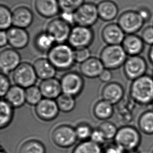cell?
I'll return each mask as SVG.
<instances>
[{"instance_id": "obj_50", "label": "cell", "mask_w": 153, "mask_h": 153, "mask_svg": "<svg viewBox=\"0 0 153 153\" xmlns=\"http://www.w3.org/2000/svg\"><path fill=\"white\" fill-rule=\"evenodd\" d=\"M152 76L153 77V72H152Z\"/></svg>"}, {"instance_id": "obj_27", "label": "cell", "mask_w": 153, "mask_h": 153, "mask_svg": "<svg viewBox=\"0 0 153 153\" xmlns=\"http://www.w3.org/2000/svg\"><path fill=\"white\" fill-rule=\"evenodd\" d=\"M114 105L103 100L98 102L93 109L94 114L96 118L103 121L111 118L114 114Z\"/></svg>"}, {"instance_id": "obj_31", "label": "cell", "mask_w": 153, "mask_h": 153, "mask_svg": "<svg viewBox=\"0 0 153 153\" xmlns=\"http://www.w3.org/2000/svg\"><path fill=\"white\" fill-rule=\"evenodd\" d=\"M72 153H103L101 146L91 140L82 141L73 149Z\"/></svg>"}, {"instance_id": "obj_34", "label": "cell", "mask_w": 153, "mask_h": 153, "mask_svg": "<svg viewBox=\"0 0 153 153\" xmlns=\"http://www.w3.org/2000/svg\"><path fill=\"white\" fill-rule=\"evenodd\" d=\"M26 102L29 105H36L42 99L43 96L39 87L33 85L25 89Z\"/></svg>"}, {"instance_id": "obj_29", "label": "cell", "mask_w": 153, "mask_h": 153, "mask_svg": "<svg viewBox=\"0 0 153 153\" xmlns=\"http://www.w3.org/2000/svg\"><path fill=\"white\" fill-rule=\"evenodd\" d=\"M56 42L53 37L47 32H42L36 36L34 45L39 51L48 52L54 46Z\"/></svg>"}, {"instance_id": "obj_9", "label": "cell", "mask_w": 153, "mask_h": 153, "mask_svg": "<svg viewBox=\"0 0 153 153\" xmlns=\"http://www.w3.org/2000/svg\"><path fill=\"white\" fill-rule=\"evenodd\" d=\"M75 23L77 25L91 27L99 17L97 6L92 3H84L74 13Z\"/></svg>"}, {"instance_id": "obj_49", "label": "cell", "mask_w": 153, "mask_h": 153, "mask_svg": "<svg viewBox=\"0 0 153 153\" xmlns=\"http://www.w3.org/2000/svg\"><path fill=\"white\" fill-rule=\"evenodd\" d=\"M0 153H7L6 152L4 151V149H3V148L2 147H1V151H0Z\"/></svg>"}, {"instance_id": "obj_38", "label": "cell", "mask_w": 153, "mask_h": 153, "mask_svg": "<svg viewBox=\"0 0 153 153\" xmlns=\"http://www.w3.org/2000/svg\"><path fill=\"white\" fill-rule=\"evenodd\" d=\"M91 57V52L88 48H79L75 50L76 62L82 63Z\"/></svg>"}, {"instance_id": "obj_5", "label": "cell", "mask_w": 153, "mask_h": 153, "mask_svg": "<svg viewBox=\"0 0 153 153\" xmlns=\"http://www.w3.org/2000/svg\"><path fill=\"white\" fill-rule=\"evenodd\" d=\"M13 80L15 85L26 89L35 85L38 77L33 65L23 62L13 72Z\"/></svg>"}, {"instance_id": "obj_26", "label": "cell", "mask_w": 153, "mask_h": 153, "mask_svg": "<svg viewBox=\"0 0 153 153\" xmlns=\"http://www.w3.org/2000/svg\"><path fill=\"white\" fill-rule=\"evenodd\" d=\"M137 128L143 134L153 135V110H147L139 116Z\"/></svg>"}, {"instance_id": "obj_33", "label": "cell", "mask_w": 153, "mask_h": 153, "mask_svg": "<svg viewBox=\"0 0 153 153\" xmlns=\"http://www.w3.org/2000/svg\"><path fill=\"white\" fill-rule=\"evenodd\" d=\"M13 25V12L5 5L0 6V28L1 30L7 31Z\"/></svg>"}, {"instance_id": "obj_20", "label": "cell", "mask_w": 153, "mask_h": 153, "mask_svg": "<svg viewBox=\"0 0 153 153\" xmlns=\"http://www.w3.org/2000/svg\"><path fill=\"white\" fill-rule=\"evenodd\" d=\"M33 15L29 8L20 6L13 12V26L26 29L33 22Z\"/></svg>"}, {"instance_id": "obj_10", "label": "cell", "mask_w": 153, "mask_h": 153, "mask_svg": "<svg viewBox=\"0 0 153 153\" xmlns=\"http://www.w3.org/2000/svg\"><path fill=\"white\" fill-rule=\"evenodd\" d=\"M145 22L137 11L128 10L119 17L118 24L126 35L137 34L143 28Z\"/></svg>"}, {"instance_id": "obj_40", "label": "cell", "mask_w": 153, "mask_h": 153, "mask_svg": "<svg viewBox=\"0 0 153 153\" xmlns=\"http://www.w3.org/2000/svg\"><path fill=\"white\" fill-rule=\"evenodd\" d=\"M140 36L145 44L150 46L153 45V26L145 27L142 31Z\"/></svg>"}, {"instance_id": "obj_8", "label": "cell", "mask_w": 153, "mask_h": 153, "mask_svg": "<svg viewBox=\"0 0 153 153\" xmlns=\"http://www.w3.org/2000/svg\"><path fill=\"white\" fill-rule=\"evenodd\" d=\"M147 68L146 61L141 56H128L123 66L125 76L132 82L146 74Z\"/></svg>"}, {"instance_id": "obj_21", "label": "cell", "mask_w": 153, "mask_h": 153, "mask_svg": "<svg viewBox=\"0 0 153 153\" xmlns=\"http://www.w3.org/2000/svg\"><path fill=\"white\" fill-rule=\"evenodd\" d=\"M35 7L40 16L47 19L56 16L61 10L58 0H36Z\"/></svg>"}, {"instance_id": "obj_24", "label": "cell", "mask_w": 153, "mask_h": 153, "mask_svg": "<svg viewBox=\"0 0 153 153\" xmlns=\"http://www.w3.org/2000/svg\"><path fill=\"white\" fill-rule=\"evenodd\" d=\"M99 17L102 21L110 22L116 19L119 12L117 5L111 0H103L97 5Z\"/></svg>"}, {"instance_id": "obj_1", "label": "cell", "mask_w": 153, "mask_h": 153, "mask_svg": "<svg viewBox=\"0 0 153 153\" xmlns=\"http://www.w3.org/2000/svg\"><path fill=\"white\" fill-rule=\"evenodd\" d=\"M129 93L133 101L139 105H148L153 104V77L145 74L132 81Z\"/></svg>"}, {"instance_id": "obj_6", "label": "cell", "mask_w": 153, "mask_h": 153, "mask_svg": "<svg viewBox=\"0 0 153 153\" xmlns=\"http://www.w3.org/2000/svg\"><path fill=\"white\" fill-rule=\"evenodd\" d=\"M94 33L91 27L76 25L72 28L68 38V45L73 48H88L93 42Z\"/></svg>"}, {"instance_id": "obj_44", "label": "cell", "mask_w": 153, "mask_h": 153, "mask_svg": "<svg viewBox=\"0 0 153 153\" xmlns=\"http://www.w3.org/2000/svg\"><path fill=\"white\" fill-rule=\"evenodd\" d=\"M112 73L110 70L105 68L100 75V79L102 82L105 83H109L112 78Z\"/></svg>"}, {"instance_id": "obj_15", "label": "cell", "mask_w": 153, "mask_h": 153, "mask_svg": "<svg viewBox=\"0 0 153 153\" xmlns=\"http://www.w3.org/2000/svg\"><path fill=\"white\" fill-rule=\"evenodd\" d=\"M126 36L118 23L109 24L102 30V38L108 45H121Z\"/></svg>"}, {"instance_id": "obj_46", "label": "cell", "mask_w": 153, "mask_h": 153, "mask_svg": "<svg viewBox=\"0 0 153 153\" xmlns=\"http://www.w3.org/2000/svg\"><path fill=\"white\" fill-rule=\"evenodd\" d=\"M7 44H8V39L7 32L5 30H1L0 33V46L3 48Z\"/></svg>"}, {"instance_id": "obj_7", "label": "cell", "mask_w": 153, "mask_h": 153, "mask_svg": "<svg viewBox=\"0 0 153 153\" xmlns=\"http://www.w3.org/2000/svg\"><path fill=\"white\" fill-rule=\"evenodd\" d=\"M51 139L56 146L63 149L72 147L78 140L75 129L67 124L56 126L52 132Z\"/></svg>"}, {"instance_id": "obj_52", "label": "cell", "mask_w": 153, "mask_h": 153, "mask_svg": "<svg viewBox=\"0 0 153 153\" xmlns=\"http://www.w3.org/2000/svg\"></svg>"}, {"instance_id": "obj_48", "label": "cell", "mask_w": 153, "mask_h": 153, "mask_svg": "<svg viewBox=\"0 0 153 153\" xmlns=\"http://www.w3.org/2000/svg\"><path fill=\"white\" fill-rule=\"evenodd\" d=\"M124 153H140L138 149L137 150H133V151H129L125 152Z\"/></svg>"}, {"instance_id": "obj_43", "label": "cell", "mask_w": 153, "mask_h": 153, "mask_svg": "<svg viewBox=\"0 0 153 153\" xmlns=\"http://www.w3.org/2000/svg\"><path fill=\"white\" fill-rule=\"evenodd\" d=\"M137 12L139 13L141 18L143 19V21L145 22V23L149 21V19L151 18V12L149 9L146 7H141L139 8V10H137Z\"/></svg>"}, {"instance_id": "obj_16", "label": "cell", "mask_w": 153, "mask_h": 153, "mask_svg": "<svg viewBox=\"0 0 153 153\" xmlns=\"http://www.w3.org/2000/svg\"><path fill=\"white\" fill-rule=\"evenodd\" d=\"M6 32L8 36V44L14 49H22L29 43V34L25 29L13 26Z\"/></svg>"}, {"instance_id": "obj_2", "label": "cell", "mask_w": 153, "mask_h": 153, "mask_svg": "<svg viewBox=\"0 0 153 153\" xmlns=\"http://www.w3.org/2000/svg\"><path fill=\"white\" fill-rule=\"evenodd\" d=\"M48 59L54 68L59 71L70 70L76 62L75 50L70 45L56 44L48 52Z\"/></svg>"}, {"instance_id": "obj_19", "label": "cell", "mask_w": 153, "mask_h": 153, "mask_svg": "<svg viewBox=\"0 0 153 153\" xmlns=\"http://www.w3.org/2000/svg\"><path fill=\"white\" fill-rule=\"evenodd\" d=\"M105 69L101 60L96 57H91L81 63L79 66L80 72L84 76L94 79L100 77Z\"/></svg>"}, {"instance_id": "obj_28", "label": "cell", "mask_w": 153, "mask_h": 153, "mask_svg": "<svg viewBox=\"0 0 153 153\" xmlns=\"http://www.w3.org/2000/svg\"><path fill=\"white\" fill-rule=\"evenodd\" d=\"M14 108L5 100H2L0 103V128L4 129L11 123L14 117Z\"/></svg>"}, {"instance_id": "obj_39", "label": "cell", "mask_w": 153, "mask_h": 153, "mask_svg": "<svg viewBox=\"0 0 153 153\" xmlns=\"http://www.w3.org/2000/svg\"><path fill=\"white\" fill-rule=\"evenodd\" d=\"M0 95L2 97H5L7 93L10 89V82L7 75L3 73L0 75Z\"/></svg>"}, {"instance_id": "obj_17", "label": "cell", "mask_w": 153, "mask_h": 153, "mask_svg": "<svg viewBox=\"0 0 153 153\" xmlns=\"http://www.w3.org/2000/svg\"><path fill=\"white\" fill-rule=\"evenodd\" d=\"M124 89L122 85L116 82L108 83L102 90V100L113 105L119 103L124 96Z\"/></svg>"}, {"instance_id": "obj_4", "label": "cell", "mask_w": 153, "mask_h": 153, "mask_svg": "<svg viewBox=\"0 0 153 153\" xmlns=\"http://www.w3.org/2000/svg\"><path fill=\"white\" fill-rule=\"evenodd\" d=\"M128 55L121 45H107L102 50L100 59L105 68L117 70L123 66Z\"/></svg>"}, {"instance_id": "obj_41", "label": "cell", "mask_w": 153, "mask_h": 153, "mask_svg": "<svg viewBox=\"0 0 153 153\" xmlns=\"http://www.w3.org/2000/svg\"><path fill=\"white\" fill-rule=\"evenodd\" d=\"M89 140L97 144L101 145L104 144L107 140L105 139L103 133L97 128L93 130Z\"/></svg>"}, {"instance_id": "obj_36", "label": "cell", "mask_w": 153, "mask_h": 153, "mask_svg": "<svg viewBox=\"0 0 153 153\" xmlns=\"http://www.w3.org/2000/svg\"><path fill=\"white\" fill-rule=\"evenodd\" d=\"M62 12L74 13L82 4L84 0H58Z\"/></svg>"}, {"instance_id": "obj_51", "label": "cell", "mask_w": 153, "mask_h": 153, "mask_svg": "<svg viewBox=\"0 0 153 153\" xmlns=\"http://www.w3.org/2000/svg\"><path fill=\"white\" fill-rule=\"evenodd\" d=\"M151 153H153V150H152V151Z\"/></svg>"}, {"instance_id": "obj_30", "label": "cell", "mask_w": 153, "mask_h": 153, "mask_svg": "<svg viewBox=\"0 0 153 153\" xmlns=\"http://www.w3.org/2000/svg\"><path fill=\"white\" fill-rule=\"evenodd\" d=\"M19 153H46V149L42 142L30 139L22 143L19 149Z\"/></svg>"}, {"instance_id": "obj_18", "label": "cell", "mask_w": 153, "mask_h": 153, "mask_svg": "<svg viewBox=\"0 0 153 153\" xmlns=\"http://www.w3.org/2000/svg\"><path fill=\"white\" fill-rule=\"evenodd\" d=\"M121 46L128 56H140L145 49V43L137 34L126 35Z\"/></svg>"}, {"instance_id": "obj_23", "label": "cell", "mask_w": 153, "mask_h": 153, "mask_svg": "<svg viewBox=\"0 0 153 153\" xmlns=\"http://www.w3.org/2000/svg\"><path fill=\"white\" fill-rule=\"evenodd\" d=\"M33 66L38 78L42 81L53 78L56 73L57 70L48 59H38L34 62Z\"/></svg>"}, {"instance_id": "obj_14", "label": "cell", "mask_w": 153, "mask_h": 153, "mask_svg": "<svg viewBox=\"0 0 153 153\" xmlns=\"http://www.w3.org/2000/svg\"><path fill=\"white\" fill-rule=\"evenodd\" d=\"M35 111L38 118L48 122L58 117L60 110L54 100L44 98L36 105Z\"/></svg>"}, {"instance_id": "obj_35", "label": "cell", "mask_w": 153, "mask_h": 153, "mask_svg": "<svg viewBox=\"0 0 153 153\" xmlns=\"http://www.w3.org/2000/svg\"><path fill=\"white\" fill-rule=\"evenodd\" d=\"M98 128L103 133L107 140H114L118 130L116 124L107 120L102 122Z\"/></svg>"}, {"instance_id": "obj_45", "label": "cell", "mask_w": 153, "mask_h": 153, "mask_svg": "<svg viewBox=\"0 0 153 153\" xmlns=\"http://www.w3.org/2000/svg\"><path fill=\"white\" fill-rule=\"evenodd\" d=\"M60 18H61L70 25L75 24L74 13L62 12Z\"/></svg>"}, {"instance_id": "obj_22", "label": "cell", "mask_w": 153, "mask_h": 153, "mask_svg": "<svg viewBox=\"0 0 153 153\" xmlns=\"http://www.w3.org/2000/svg\"><path fill=\"white\" fill-rule=\"evenodd\" d=\"M39 87L45 98L54 100L62 93L60 81L54 77L42 80Z\"/></svg>"}, {"instance_id": "obj_32", "label": "cell", "mask_w": 153, "mask_h": 153, "mask_svg": "<svg viewBox=\"0 0 153 153\" xmlns=\"http://www.w3.org/2000/svg\"><path fill=\"white\" fill-rule=\"evenodd\" d=\"M56 102L61 111L68 113L74 110L76 105L74 97L62 93L56 99Z\"/></svg>"}, {"instance_id": "obj_42", "label": "cell", "mask_w": 153, "mask_h": 153, "mask_svg": "<svg viewBox=\"0 0 153 153\" xmlns=\"http://www.w3.org/2000/svg\"><path fill=\"white\" fill-rule=\"evenodd\" d=\"M124 151L122 148L117 145L116 143L110 144L108 145L103 149V153H124Z\"/></svg>"}, {"instance_id": "obj_13", "label": "cell", "mask_w": 153, "mask_h": 153, "mask_svg": "<svg viewBox=\"0 0 153 153\" xmlns=\"http://www.w3.org/2000/svg\"><path fill=\"white\" fill-rule=\"evenodd\" d=\"M21 63L20 54L13 48H6L0 53L1 73L7 75L13 72Z\"/></svg>"}, {"instance_id": "obj_25", "label": "cell", "mask_w": 153, "mask_h": 153, "mask_svg": "<svg viewBox=\"0 0 153 153\" xmlns=\"http://www.w3.org/2000/svg\"><path fill=\"white\" fill-rule=\"evenodd\" d=\"M4 97L14 108L21 107L26 102L25 89L18 85L11 86Z\"/></svg>"}, {"instance_id": "obj_12", "label": "cell", "mask_w": 153, "mask_h": 153, "mask_svg": "<svg viewBox=\"0 0 153 153\" xmlns=\"http://www.w3.org/2000/svg\"><path fill=\"white\" fill-rule=\"evenodd\" d=\"M71 30V25L59 17L48 23L46 31L51 36L56 44H64L68 41Z\"/></svg>"}, {"instance_id": "obj_47", "label": "cell", "mask_w": 153, "mask_h": 153, "mask_svg": "<svg viewBox=\"0 0 153 153\" xmlns=\"http://www.w3.org/2000/svg\"><path fill=\"white\" fill-rule=\"evenodd\" d=\"M148 58L149 62L153 65V45L150 46V48L148 52Z\"/></svg>"}, {"instance_id": "obj_37", "label": "cell", "mask_w": 153, "mask_h": 153, "mask_svg": "<svg viewBox=\"0 0 153 153\" xmlns=\"http://www.w3.org/2000/svg\"><path fill=\"white\" fill-rule=\"evenodd\" d=\"M75 129L77 139L81 141L89 140L93 130L90 126L84 123L79 124Z\"/></svg>"}, {"instance_id": "obj_11", "label": "cell", "mask_w": 153, "mask_h": 153, "mask_svg": "<svg viewBox=\"0 0 153 153\" xmlns=\"http://www.w3.org/2000/svg\"><path fill=\"white\" fill-rule=\"evenodd\" d=\"M62 93L76 97L83 91L84 81L81 74L75 72L66 73L60 80Z\"/></svg>"}, {"instance_id": "obj_3", "label": "cell", "mask_w": 153, "mask_h": 153, "mask_svg": "<svg viewBox=\"0 0 153 153\" xmlns=\"http://www.w3.org/2000/svg\"><path fill=\"white\" fill-rule=\"evenodd\" d=\"M142 141L141 132L138 128L128 124L118 128L114 139V143L125 152L139 149Z\"/></svg>"}]
</instances>
